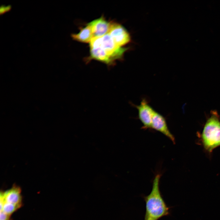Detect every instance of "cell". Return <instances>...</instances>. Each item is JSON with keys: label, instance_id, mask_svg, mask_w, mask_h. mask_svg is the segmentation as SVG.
Listing matches in <instances>:
<instances>
[{"label": "cell", "instance_id": "1", "mask_svg": "<svg viewBox=\"0 0 220 220\" xmlns=\"http://www.w3.org/2000/svg\"><path fill=\"white\" fill-rule=\"evenodd\" d=\"M161 174H157L152 182V190L150 194L144 196L146 211L144 220H158L168 215L169 208L165 203L160 189Z\"/></svg>", "mask_w": 220, "mask_h": 220}, {"label": "cell", "instance_id": "2", "mask_svg": "<svg viewBox=\"0 0 220 220\" xmlns=\"http://www.w3.org/2000/svg\"><path fill=\"white\" fill-rule=\"evenodd\" d=\"M204 127L201 139L205 149L211 152L220 146V121L217 113L212 112Z\"/></svg>", "mask_w": 220, "mask_h": 220}, {"label": "cell", "instance_id": "3", "mask_svg": "<svg viewBox=\"0 0 220 220\" xmlns=\"http://www.w3.org/2000/svg\"><path fill=\"white\" fill-rule=\"evenodd\" d=\"M100 45L102 51L107 59L108 65H112L115 61L122 58L127 48L117 45L108 33L99 37Z\"/></svg>", "mask_w": 220, "mask_h": 220}, {"label": "cell", "instance_id": "4", "mask_svg": "<svg viewBox=\"0 0 220 220\" xmlns=\"http://www.w3.org/2000/svg\"><path fill=\"white\" fill-rule=\"evenodd\" d=\"M138 112V118L141 122L142 129H151L152 118L155 111L145 99H143L140 104L136 105Z\"/></svg>", "mask_w": 220, "mask_h": 220}, {"label": "cell", "instance_id": "5", "mask_svg": "<svg viewBox=\"0 0 220 220\" xmlns=\"http://www.w3.org/2000/svg\"><path fill=\"white\" fill-rule=\"evenodd\" d=\"M114 42L120 47L125 45L130 41L129 34L121 25L113 23L108 33Z\"/></svg>", "mask_w": 220, "mask_h": 220}, {"label": "cell", "instance_id": "6", "mask_svg": "<svg viewBox=\"0 0 220 220\" xmlns=\"http://www.w3.org/2000/svg\"><path fill=\"white\" fill-rule=\"evenodd\" d=\"M151 129L160 132L175 143V138L170 131L165 118L156 111L152 118Z\"/></svg>", "mask_w": 220, "mask_h": 220}, {"label": "cell", "instance_id": "7", "mask_svg": "<svg viewBox=\"0 0 220 220\" xmlns=\"http://www.w3.org/2000/svg\"><path fill=\"white\" fill-rule=\"evenodd\" d=\"M20 188L14 184L10 189L5 192H1L0 205L4 203H10L21 207L22 197Z\"/></svg>", "mask_w": 220, "mask_h": 220}, {"label": "cell", "instance_id": "8", "mask_svg": "<svg viewBox=\"0 0 220 220\" xmlns=\"http://www.w3.org/2000/svg\"><path fill=\"white\" fill-rule=\"evenodd\" d=\"M112 24L102 16L88 24L91 28L93 37H100L108 33Z\"/></svg>", "mask_w": 220, "mask_h": 220}, {"label": "cell", "instance_id": "9", "mask_svg": "<svg viewBox=\"0 0 220 220\" xmlns=\"http://www.w3.org/2000/svg\"><path fill=\"white\" fill-rule=\"evenodd\" d=\"M72 37L76 41L84 43H90L93 38V35L91 28L87 24L79 33L72 34Z\"/></svg>", "mask_w": 220, "mask_h": 220}, {"label": "cell", "instance_id": "10", "mask_svg": "<svg viewBox=\"0 0 220 220\" xmlns=\"http://www.w3.org/2000/svg\"><path fill=\"white\" fill-rule=\"evenodd\" d=\"M0 205V211L11 215L20 207L18 205L7 203H4Z\"/></svg>", "mask_w": 220, "mask_h": 220}, {"label": "cell", "instance_id": "11", "mask_svg": "<svg viewBox=\"0 0 220 220\" xmlns=\"http://www.w3.org/2000/svg\"><path fill=\"white\" fill-rule=\"evenodd\" d=\"M10 216L2 211H0V220H11Z\"/></svg>", "mask_w": 220, "mask_h": 220}]
</instances>
